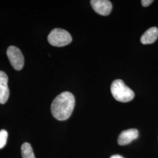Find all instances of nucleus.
I'll return each instance as SVG.
<instances>
[{"instance_id": "2", "label": "nucleus", "mask_w": 158, "mask_h": 158, "mask_svg": "<svg viewBox=\"0 0 158 158\" xmlns=\"http://www.w3.org/2000/svg\"><path fill=\"white\" fill-rule=\"evenodd\" d=\"M111 92L114 98L118 102H127L134 98V93L120 79L115 80L111 85Z\"/></svg>"}, {"instance_id": "7", "label": "nucleus", "mask_w": 158, "mask_h": 158, "mask_svg": "<svg viewBox=\"0 0 158 158\" xmlns=\"http://www.w3.org/2000/svg\"><path fill=\"white\" fill-rule=\"evenodd\" d=\"M139 135L138 131L136 129H129L123 131L118 138V143L119 145H126L136 139Z\"/></svg>"}, {"instance_id": "5", "label": "nucleus", "mask_w": 158, "mask_h": 158, "mask_svg": "<svg viewBox=\"0 0 158 158\" xmlns=\"http://www.w3.org/2000/svg\"><path fill=\"white\" fill-rule=\"evenodd\" d=\"M90 4L93 9L102 16L108 15L112 10V4L108 0H91Z\"/></svg>"}, {"instance_id": "4", "label": "nucleus", "mask_w": 158, "mask_h": 158, "mask_svg": "<svg viewBox=\"0 0 158 158\" xmlns=\"http://www.w3.org/2000/svg\"><path fill=\"white\" fill-rule=\"evenodd\" d=\"M6 54L12 66L14 69L20 70L23 69L24 66V57L23 53L19 48L11 46L8 48Z\"/></svg>"}, {"instance_id": "10", "label": "nucleus", "mask_w": 158, "mask_h": 158, "mask_svg": "<svg viewBox=\"0 0 158 158\" xmlns=\"http://www.w3.org/2000/svg\"><path fill=\"white\" fill-rule=\"evenodd\" d=\"M8 138V132L5 130L0 131V149L5 147Z\"/></svg>"}, {"instance_id": "8", "label": "nucleus", "mask_w": 158, "mask_h": 158, "mask_svg": "<svg viewBox=\"0 0 158 158\" xmlns=\"http://www.w3.org/2000/svg\"><path fill=\"white\" fill-rule=\"evenodd\" d=\"M158 38V28L156 27H152L148 29L142 35L141 42L143 45L152 44L154 43Z\"/></svg>"}, {"instance_id": "9", "label": "nucleus", "mask_w": 158, "mask_h": 158, "mask_svg": "<svg viewBox=\"0 0 158 158\" xmlns=\"http://www.w3.org/2000/svg\"><path fill=\"white\" fill-rule=\"evenodd\" d=\"M21 154L23 158H35L32 148L28 142L23 143L21 147Z\"/></svg>"}, {"instance_id": "6", "label": "nucleus", "mask_w": 158, "mask_h": 158, "mask_svg": "<svg viewBox=\"0 0 158 158\" xmlns=\"http://www.w3.org/2000/svg\"><path fill=\"white\" fill-rule=\"evenodd\" d=\"M8 77L6 74L0 71V104H4L8 101L10 96V90L8 85Z\"/></svg>"}, {"instance_id": "11", "label": "nucleus", "mask_w": 158, "mask_h": 158, "mask_svg": "<svg viewBox=\"0 0 158 158\" xmlns=\"http://www.w3.org/2000/svg\"><path fill=\"white\" fill-rule=\"evenodd\" d=\"M153 2V0H142L141 4L143 6L147 7L149 6H150Z\"/></svg>"}, {"instance_id": "3", "label": "nucleus", "mask_w": 158, "mask_h": 158, "mask_svg": "<svg viewBox=\"0 0 158 158\" xmlns=\"http://www.w3.org/2000/svg\"><path fill=\"white\" fill-rule=\"evenodd\" d=\"M48 40L51 45L63 47L70 44L72 41L70 34L63 29H53L48 36Z\"/></svg>"}, {"instance_id": "12", "label": "nucleus", "mask_w": 158, "mask_h": 158, "mask_svg": "<svg viewBox=\"0 0 158 158\" xmlns=\"http://www.w3.org/2000/svg\"><path fill=\"white\" fill-rule=\"evenodd\" d=\"M110 158H124V157H123L122 156L119 155H114L111 156Z\"/></svg>"}, {"instance_id": "1", "label": "nucleus", "mask_w": 158, "mask_h": 158, "mask_svg": "<svg viewBox=\"0 0 158 158\" xmlns=\"http://www.w3.org/2000/svg\"><path fill=\"white\" fill-rule=\"evenodd\" d=\"M75 106L73 94L69 91L63 92L57 96L51 105V113L59 121L68 119L73 113Z\"/></svg>"}]
</instances>
